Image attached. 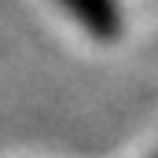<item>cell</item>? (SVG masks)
Masks as SVG:
<instances>
[{
	"label": "cell",
	"instance_id": "1",
	"mask_svg": "<svg viewBox=\"0 0 158 158\" xmlns=\"http://www.w3.org/2000/svg\"><path fill=\"white\" fill-rule=\"evenodd\" d=\"M77 15H85V22L96 30V33H114L118 30V19H114V0H74Z\"/></svg>",
	"mask_w": 158,
	"mask_h": 158
}]
</instances>
